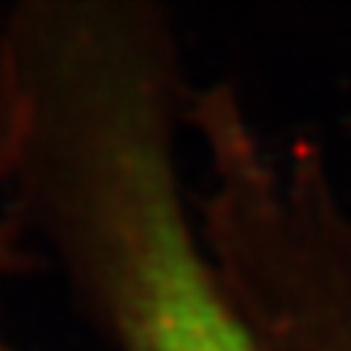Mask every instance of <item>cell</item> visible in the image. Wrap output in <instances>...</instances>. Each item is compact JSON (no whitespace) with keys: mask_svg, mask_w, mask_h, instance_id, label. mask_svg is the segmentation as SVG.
Returning <instances> with one entry per match:
<instances>
[{"mask_svg":"<svg viewBox=\"0 0 351 351\" xmlns=\"http://www.w3.org/2000/svg\"><path fill=\"white\" fill-rule=\"evenodd\" d=\"M163 83L106 108L83 169L89 260L125 351H266L183 194Z\"/></svg>","mask_w":351,"mask_h":351,"instance_id":"cell-1","label":"cell"}]
</instances>
